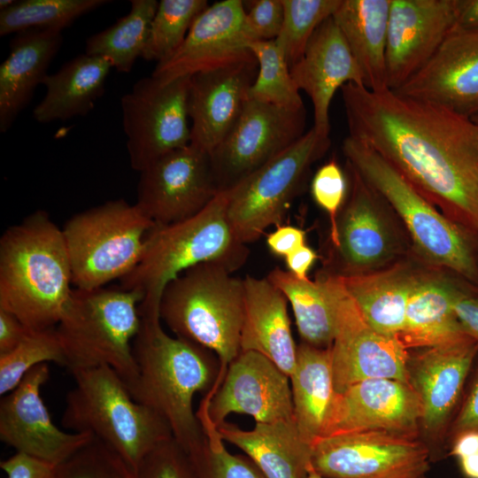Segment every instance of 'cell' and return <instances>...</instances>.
I'll return each instance as SVG.
<instances>
[{
  "mask_svg": "<svg viewBox=\"0 0 478 478\" xmlns=\"http://www.w3.org/2000/svg\"><path fill=\"white\" fill-rule=\"evenodd\" d=\"M349 136L391 163L430 202L478 233V123L443 106L347 83Z\"/></svg>",
  "mask_w": 478,
  "mask_h": 478,
  "instance_id": "obj_1",
  "label": "cell"
},
{
  "mask_svg": "<svg viewBox=\"0 0 478 478\" xmlns=\"http://www.w3.org/2000/svg\"><path fill=\"white\" fill-rule=\"evenodd\" d=\"M141 326L133 341L138 379L132 397L169 425L173 438L189 454L205 441L204 428L193 411V397L210 389L218 376L215 353L167 335L159 308L139 305Z\"/></svg>",
  "mask_w": 478,
  "mask_h": 478,
  "instance_id": "obj_2",
  "label": "cell"
},
{
  "mask_svg": "<svg viewBox=\"0 0 478 478\" xmlns=\"http://www.w3.org/2000/svg\"><path fill=\"white\" fill-rule=\"evenodd\" d=\"M62 229L44 211L7 228L0 239V309L29 331L55 328L73 289Z\"/></svg>",
  "mask_w": 478,
  "mask_h": 478,
  "instance_id": "obj_3",
  "label": "cell"
},
{
  "mask_svg": "<svg viewBox=\"0 0 478 478\" xmlns=\"http://www.w3.org/2000/svg\"><path fill=\"white\" fill-rule=\"evenodd\" d=\"M227 206V193L220 191L193 217L155 225L147 235L140 263L120 280V287L142 293L141 303L159 306L165 287L192 266L216 263L232 273L243 266L250 251L235 235Z\"/></svg>",
  "mask_w": 478,
  "mask_h": 478,
  "instance_id": "obj_4",
  "label": "cell"
},
{
  "mask_svg": "<svg viewBox=\"0 0 478 478\" xmlns=\"http://www.w3.org/2000/svg\"><path fill=\"white\" fill-rule=\"evenodd\" d=\"M143 295L123 288L73 289L56 327L71 374L108 366L129 391L138 379L133 341L139 332Z\"/></svg>",
  "mask_w": 478,
  "mask_h": 478,
  "instance_id": "obj_5",
  "label": "cell"
},
{
  "mask_svg": "<svg viewBox=\"0 0 478 478\" xmlns=\"http://www.w3.org/2000/svg\"><path fill=\"white\" fill-rule=\"evenodd\" d=\"M75 386L66 395L62 426L91 434L115 450L135 471L160 443L173 437L167 422L137 402L110 366L76 371Z\"/></svg>",
  "mask_w": 478,
  "mask_h": 478,
  "instance_id": "obj_6",
  "label": "cell"
},
{
  "mask_svg": "<svg viewBox=\"0 0 478 478\" xmlns=\"http://www.w3.org/2000/svg\"><path fill=\"white\" fill-rule=\"evenodd\" d=\"M243 279L216 263L192 266L164 289L160 320L177 337L217 354L221 366L240 353Z\"/></svg>",
  "mask_w": 478,
  "mask_h": 478,
  "instance_id": "obj_7",
  "label": "cell"
},
{
  "mask_svg": "<svg viewBox=\"0 0 478 478\" xmlns=\"http://www.w3.org/2000/svg\"><path fill=\"white\" fill-rule=\"evenodd\" d=\"M343 152L347 162L401 218L424 258L478 283L474 251L459 225L436 211L403 173L368 145L348 135Z\"/></svg>",
  "mask_w": 478,
  "mask_h": 478,
  "instance_id": "obj_8",
  "label": "cell"
},
{
  "mask_svg": "<svg viewBox=\"0 0 478 478\" xmlns=\"http://www.w3.org/2000/svg\"><path fill=\"white\" fill-rule=\"evenodd\" d=\"M155 224L135 204L110 200L71 217L62 232L73 284L92 289L131 273L140 263Z\"/></svg>",
  "mask_w": 478,
  "mask_h": 478,
  "instance_id": "obj_9",
  "label": "cell"
},
{
  "mask_svg": "<svg viewBox=\"0 0 478 478\" xmlns=\"http://www.w3.org/2000/svg\"><path fill=\"white\" fill-rule=\"evenodd\" d=\"M330 146V138L309 131L233 188L225 190L227 212L233 231L244 244L264 231L280 226L301 189L311 166Z\"/></svg>",
  "mask_w": 478,
  "mask_h": 478,
  "instance_id": "obj_10",
  "label": "cell"
},
{
  "mask_svg": "<svg viewBox=\"0 0 478 478\" xmlns=\"http://www.w3.org/2000/svg\"><path fill=\"white\" fill-rule=\"evenodd\" d=\"M191 76L163 82L138 80L120 99L131 167L141 172L161 157L190 143L188 95Z\"/></svg>",
  "mask_w": 478,
  "mask_h": 478,
  "instance_id": "obj_11",
  "label": "cell"
},
{
  "mask_svg": "<svg viewBox=\"0 0 478 478\" xmlns=\"http://www.w3.org/2000/svg\"><path fill=\"white\" fill-rule=\"evenodd\" d=\"M322 276L335 311V335L330 351L336 393L369 379L408 383V350L398 338L383 335L366 323L340 275Z\"/></svg>",
  "mask_w": 478,
  "mask_h": 478,
  "instance_id": "obj_12",
  "label": "cell"
},
{
  "mask_svg": "<svg viewBox=\"0 0 478 478\" xmlns=\"http://www.w3.org/2000/svg\"><path fill=\"white\" fill-rule=\"evenodd\" d=\"M429 461L421 439L382 431L324 436L312 451V468L324 478H420Z\"/></svg>",
  "mask_w": 478,
  "mask_h": 478,
  "instance_id": "obj_13",
  "label": "cell"
},
{
  "mask_svg": "<svg viewBox=\"0 0 478 478\" xmlns=\"http://www.w3.org/2000/svg\"><path fill=\"white\" fill-rule=\"evenodd\" d=\"M305 108L247 100L226 138L210 154L219 191L239 183L305 134Z\"/></svg>",
  "mask_w": 478,
  "mask_h": 478,
  "instance_id": "obj_14",
  "label": "cell"
},
{
  "mask_svg": "<svg viewBox=\"0 0 478 478\" xmlns=\"http://www.w3.org/2000/svg\"><path fill=\"white\" fill-rule=\"evenodd\" d=\"M210 155L189 143L140 172L135 205L155 225L185 220L217 196Z\"/></svg>",
  "mask_w": 478,
  "mask_h": 478,
  "instance_id": "obj_15",
  "label": "cell"
},
{
  "mask_svg": "<svg viewBox=\"0 0 478 478\" xmlns=\"http://www.w3.org/2000/svg\"><path fill=\"white\" fill-rule=\"evenodd\" d=\"M477 353L478 344L467 337L409 354L408 383L420 400V435L429 450L430 461L443 455V437L449 431Z\"/></svg>",
  "mask_w": 478,
  "mask_h": 478,
  "instance_id": "obj_16",
  "label": "cell"
},
{
  "mask_svg": "<svg viewBox=\"0 0 478 478\" xmlns=\"http://www.w3.org/2000/svg\"><path fill=\"white\" fill-rule=\"evenodd\" d=\"M201 412L199 420L216 428L230 413L250 415L256 422L294 419L290 379L263 354L240 351Z\"/></svg>",
  "mask_w": 478,
  "mask_h": 478,
  "instance_id": "obj_17",
  "label": "cell"
},
{
  "mask_svg": "<svg viewBox=\"0 0 478 478\" xmlns=\"http://www.w3.org/2000/svg\"><path fill=\"white\" fill-rule=\"evenodd\" d=\"M244 23L241 0L209 5L194 21L180 47L157 63L151 76L168 82L237 63L255 59Z\"/></svg>",
  "mask_w": 478,
  "mask_h": 478,
  "instance_id": "obj_18",
  "label": "cell"
},
{
  "mask_svg": "<svg viewBox=\"0 0 478 478\" xmlns=\"http://www.w3.org/2000/svg\"><path fill=\"white\" fill-rule=\"evenodd\" d=\"M46 363L32 368L0 403V439L24 453L58 466L70 458L94 436L88 433H67L59 429L41 397L48 381Z\"/></svg>",
  "mask_w": 478,
  "mask_h": 478,
  "instance_id": "obj_19",
  "label": "cell"
},
{
  "mask_svg": "<svg viewBox=\"0 0 478 478\" xmlns=\"http://www.w3.org/2000/svg\"><path fill=\"white\" fill-rule=\"evenodd\" d=\"M421 416L420 400L409 383L365 380L336 395L325 436L382 431L420 438Z\"/></svg>",
  "mask_w": 478,
  "mask_h": 478,
  "instance_id": "obj_20",
  "label": "cell"
},
{
  "mask_svg": "<svg viewBox=\"0 0 478 478\" xmlns=\"http://www.w3.org/2000/svg\"><path fill=\"white\" fill-rule=\"evenodd\" d=\"M456 24L455 0H391L387 87L397 90L419 72Z\"/></svg>",
  "mask_w": 478,
  "mask_h": 478,
  "instance_id": "obj_21",
  "label": "cell"
},
{
  "mask_svg": "<svg viewBox=\"0 0 478 478\" xmlns=\"http://www.w3.org/2000/svg\"><path fill=\"white\" fill-rule=\"evenodd\" d=\"M399 95L472 118L478 114V31L453 27Z\"/></svg>",
  "mask_w": 478,
  "mask_h": 478,
  "instance_id": "obj_22",
  "label": "cell"
},
{
  "mask_svg": "<svg viewBox=\"0 0 478 478\" xmlns=\"http://www.w3.org/2000/svg\"><path fill=\"white\" fill-rule=\"evenodd\" d=\"M257 73L255 58L191 76L188 95L191 144L209 155L220 145L238 120Z\"/></svg>",
  "mask_w": 478,
  "mask_h": 478,
  "instance_id": "obj_23",
  "label": "cell"
},
{
  "mask_svg": "<svg viewBox=\"0 0 478 478\" xmlns=\"http://www.w3.org/2000/svg\"><path fill=\"white\" fill-rule=\"evenodd\" d=\"M290 74L311 98L312 127L323 137H329V107L336 90L347 83L364 85L362 72L333 17L316 29Z\"/></svg>",
  "mask_w": 478,
  "mask_h": 478,
  "instance_id": "obj_24",
  "label": "cell"
},
{
  "mask_svg": "<svg viewBox=\"0 0 478 478\" xmlns=\"http://www.w3.org/2000/svg\"><path fill=\"white\" fill-rule=\"evenodd\" d=\"M351 191L336 226V249L343 273H366L393 255V241L382 218L381 196L347 162ZM338 275V274H337Z\"/></svg>",
  "mask_w": 478,
  "mask_h": 478,
  "instance_id": "obj_25",
  "label": "cell"
},
{
  "mask_svg": "<svg viewBox=\"0 0 478 478\" xmlns=\"http://www.w3.org/2000/svg\"><path fill=\"white\" fill-rule=\"evenodd\" d=\"M244 310L240 351H253L272 360L289 377L297 361L287 298L266 278L243 279Z\"/></svg>",
  "mask_w": 478,
  "mask_h": 478,
  "instance_id": "obj_26",
  "label": "cell"
},
{
  "mask_svg": "<svg viewBox=\"0 0 478 478\" xmlns=\"http://www.w3.org/2000/svg\"><path fill=\"white\" fill-rule=\"evenodd\" d=\"M62 34L30 30L16 34L0 66V132L5 133L27 107L61 47Z\"/></svg>",
  "mask_w": 478,
  "mask_h": 478,
  "instance_id": "obj_27",
  "label": "cell"
},
{
  "mask_svg": "<svg viewBox=\"0 0 478 478\" xmlns=\"http://www.w3.org/2000/svg\"><path fill=\"white\" fill-rule=\"evenodd\" d=\"M217 432L242 450L266 478L309 476L312 445L303 439L294 419L256 422L250 431L224 421Z\"/></svg>",
  "mask_w": 478,
  "mask_h": 478,
  "instance_id": "obj_28",
  "label": "cell"
},
{
  "mask_svg": "<svg viewBox=\"0 0 478 478\" xmlns=\"http://www.w3.org/2000/svg\"><path fill=\"white\" fill-rule=\"evenodd\" d=\"M289 379L295 423L303 439L312 445L326 435L337 395L330 348L297 345Z\"/></svg>",
  "mask_w": 478,
  "mask_h": 478,
  "instance_id": "obj_29",
  "label": "cell"
},
{
  "mask_svg": "<svg viewBox=\"0 0 478 478\" xmlns=\"http://www.w3.org/2000/svg\"><path fill=\"white\" fill-rule=\"evenodd\" d=\"M112 68L108 58L86 53L65 63L43 80L46 92L35 107L33 118L40 123H50L86 116L104 95Z\"/></svg>",
  "mask_w": 478,
  "mask_h": 478,
  "instance_id": "obj_30",
  "label": "cell"
},
{
  "mask_svg": "<svg viewBox=\"0 0 478 478\" xmlns=\"http://www.w3.org/2000/svg\"><path fill=\"white\" fill-rule=\"evenodd\" d=\"M458 287L443 278L418 276L398 340L409 348H429L469 337L453 309Z\"/></svg>",
  "mask_w": 478,
  "mask_h": 478,
  "instance_id": "obj_31",
  "label": "cell"
},
{
  "mask_svg": "<svg viewBox=\"0 0 478 478\" xmlns=\"http://www.w3.org/2000/svg\"><path fill=\"white\" fill-rule=\"evenodd\" d=\"M391 0H342L332 16L372 90L387 87L386 45Z\"/></svg>",
  "mask_w": 478,
  "mask_h": 478,
  "instance_id": "obj_32",
  "label": "cell"
},
{
  "mask_svg": "<svg viewBox=\"0 0 478 478\" xmlns=\"http://www.w3.org/2000/svg\"><path fill=\"white\" fill-rule=\"evenodd\" d=\"M340 276L366 323L383 335L397 338L418 276L404 266Z\"/></svg>",
  "mask_w": 478,
  "mask_h": 478,
  "instance_id": "obj_33",
  "label": "cell"
},
{
  "mask_svg": "<svg viewBox=\"0 0 478 478\" xmlns=\"http://www.w3.org/2000/svg\"><path fill=\"white\" fill-rule=\"evenodd\" d=\"M266 278L289 302L302 343L316 348H330L335 335V311L324 278L302 280L279 267L271 270Z\"/></svg>",
  "mask_w": 478,
  "mask_h": 478,
  "instance_id": "obj_34",
  "label": "cell"
},
{
  "mask_svg": "<svg viewBox=\"0 0 478 478\" xmlns=\"http://www.w3.org/2000/svg\"><path fill=\"white\" fill-rule=\"evenodd\" d=\"M158 2L132 0L128 13L87 39L85 53L108 58L120 73H129L145 48Z\"/></svg>",
  "mask_w": 478,
  "mask_h": 478,
  "instance_id": "obj_35",
  "label": "cell"
},
{
  "mask_svg": "<svg viewBox=\"0 0 478 478\" xmlns=\"http://www.w3.org/2000/svg\"><path fill=\"white\" fill-rule=\"evenodd\" d=\"M107 0H23L0 12V35L30 30L61 32Z\"/></svg>",
  "mask_w": 478,
  "mask_h": 478,
  "instance_id": "obj_36",
  "label": "cell"
},
{
  "mask_svg": "<svg viewBox=\"0 0 478 478\" xmlns=\"http://www.w3.org/2000/svg\"><path fill=\"white\" fill-rule=\"evenodd\" d=\"M249 49L258 62V73L247 92V100L289 110L305 108L286 58L274 40L255 41Z\"/></svg>",
  "mask_w": 478,
  "mask_h": 478,
  "instance_id": "obj_37",
  "label": "cell"
},
{
  "mask_svg": "<svg viewBox=\"0 0 478 478\" xmlns=\"http://www.w3.org/2000/svg\"><path fill=\"white\" fill-rule=\"evenodd\" d=\"M209 6L206 0H161L152 19L142 54L159 63L182 43L196 19Z\"/></svg>",
  "mask_w": 478,
  "mask_h": 478,
  "instance_id": "obj_38",
  "label": "cell"
},
{
  "mask_svg": "<svg viewBox=\"0 0 478 478\" xmlns=\"http://www.w3.org/2000/svg\"><path fill=\"white\" fill-rule=\"evenodd\" d=\"M283 21L274 40L283 52L289 68L303 56L316 31L332 17L342 0H281Z\"/></svg>",
  "mask_w": 478,
  "mask_h": 478,
  "instance_id": "obj_39",
  "label": "cell"
},
{
  "mask_svg": "<svg viewBox=\"0 0 478 478\" xmlns=\"http://www.w3.org/2000/svg\"><path fill=\"white\" fill-rule=\"evenodd\" d=\"M47 362L66 366L56 327L31 331L16 348L0 355V395L11 392L32 368Z\"/></svg>",
  "mask_w": 478,
  "mask_h": 478,
  "instance_id": "obj_40",
  "label": "cell"
},
{
  "mask_svg": "<svg viewBox=\"0 0 478 478\" xmlns=\"http://www.w3.org/2000/svg\"><path fill=\"white\" fill-rule=\"evenodd\" d=\"M55 478H137L135 471L112 447L93 437L55 466Z\"/></svg>",
  "mask_w": 478,
  "mask_h": 478,
  "instance_id": "obj_41",
  "label": "cell"
},
{
  "mask_svg": "<svg viewBox=\"0 0 478 478\" xmlns=\"http://www.w3.org/2000/svg\"><path fill=\"white\" fill-rule=\"evenodd\" d=\"M204 443L189 453L197 478H266L248 457L231 454L222 443L217 428L202 421Z\"/></svg>",
  "mask_w": 478,
  "mask_h": 478,
  "instance_id": "obj_42",
  "label": "cell"
},
{
  "mask_svg": "<svg viewBox=\"0 0 478 478\" xmlns=\"http://www.w3.org/2000/svg\"><path fill=\"white\" fill-rule=\"evenodd\" d=\"M135 474L137 478H197L189 453L173 437L146 454Z\"/></svg>",
  "mask_w": 478,
  "mask_h": 478,
  "instance_id": "obj_43",
  "label": "cell"
},
{
  "mask_svg": "<svg viewBox=\"0 0 478 478\" xmlns=\"http://www.w3.org/2000/svg\"><path fill=\"white\" fill-rule=\"evenodd\" d=\"M347 192V180L338 163L332 159L322 165L311 182V193L316 204L328 214L330 238H336L337 218Z\"/></svg>",
  "mask_w": 478,
  "mask_h": 478,
  "instance_id": "obj_44",
  "label": "cell"
},
{
  "mask_svg": "<svg viewBox=\"0 0 478 478\" xmlns=\"http://www.w3.org/2000/svg\"><path fill=\"white\" fill-rule=\"evenodd\" d=\"M244 4V23L252 42L278 36L283 21L281 0H257Z\"/></svg>",
  "mask_w": 478,
  "mask_h": 478,
  "instance_id": "obj_45",
  "label": "cell"
},
{
  "mask_svg": "<svg viewBox=\"0 0 478 478\" xmlns=\"http://www.w3.org/2000/svg\"><path fill=\"white\" fill-rule=\"evenodd\" d=\"M0 467L7 478H55V466L20 452L2 460Z\"/></svg>",
  "mask_w": 478,
  "mask_h": 478,
  "instance_id": "obj_46",
  "label": "cell"
},
{
  "mask_svg": "<svg viewBox=\"0 0 478 478\" xmlns=\"http://www.w3.org/2000/svg\"><path fill=\"white\" fill-rule=\"evenodd\" d=\"M466 431L478 432V373L448 432L451 440Z\"/></svg>",
  "mask_w": 478,
  "mask_h": 478,
  "instance_id": "obj_47",
  "label": "cell"
},
{
  "mask_svg": "<svg viewBox=\"0 0 478 478\" xmlns=\"http://www.w3.org/2000/svg\"><path fill=\"white\" fill-rule=\"evenodd\" d=\"M453 309L465 333L478 344V295L458 289Z\"/></svg>",
  "mask_w": 478,
  "mask_h": 478,
  "instance_id": "obj_48",
  "label": "cell"
},
{
  "mask_svg": "<svg viewBox=\"0 0 478 478\" xmlns=\"http://www.w3.org/2000/svg\"><path fill=\"white\" fill-rule=\"evenodd\" d=\"M266 244L272 253L285 258L305 245V234L297 227L280 225L267 235Z\"/></svg>",
  "mask_w": 478,
  "mask_h": 478,
  "instance_id": "obj_49",
  "label": "cell"
},
{
  "mask_svg": "<svg viewBox=\"0 0 478 478\" xmlns=\"http://www.w3.org/2000/svg\"><path fill=\"white\" fill-rule=\"evenodd\" d=\"M30 332L15 315L0 309V355L16 348Z\"/></svg>",
  "mask_w": 478,
  "mask_h": 478,
  "instance_id": "obj_50",
  "label": "cell"
},
{
  "mask_svg": "<svg viewBox=\"0 0 478 478\" xmlns=\"http://www.w3.org/2000/svg\"><path fill=\"white\" fill-rule=\"evenodd\" d=\"M316 252L306 244L286 256L285 263L288 271L297 278L308 279L307 273L317 259Z\"/></svg>",
  "mask_w": 478,
  "mask_h": 478,
  "instance_id": "obj_51",
  "label": "cell"
},
{
  "mask_svg": "<svg viewBox=\"0 0 478 478\" xmlns=\"http://www.w3.org/2000/svg\"><path fill=\"white\" fill-rule=\"evenodd\" d=\"M455 27L478 31V0H455Z\"/></svg>",
  "mask_w": 478,
  "mask_h": 478,
  "instance_id": "obj_52",
  "label": "cell"
},
{
  "mask_svg": "<svg viewBox=\"0 0 478 478\" xmlns=\"http://www.w3.org/2000/svg\"><path fill=\"white\" fill-rule=\"evenodd\" d=\"M449 454L458 459L478 454V432L466 431L454 436L451 440Z\"/></svg>",
  "mask_w": 478,
  "mask_h": 478,
  "instance_id": "obj_53",
  "label": "cell"
},
{
  "mask_svg": "<svg viewBox=\"0 0 478 478\" xmlns=\"http://www.w3.org/2000/svg\"><path fill=\"white\" fill-rule=\"evenodd\" d=\"M461 473L466 478H478V454L459 459Z\"/></svg>",
  "mask_w": 478,
  "mask_h": 478,
  "instance_id": "obj_54",
  "label": "cell"
},
{
  "mask_svg": "<svg viewBox=\"0 0 478 478\" xmlns=\"http://www.w3.org/2000/svg\"><path fill=\"white\" fill-rule=\"evenodd\" d=\"M14 3H15V1H13V0H1L0 1V12L10 8Z\"/></svg>",
  "mask_w": 478,
  "mask_h": 478,
  "instance_id": "obj_55",
  "label": "cell"
},
{
  "mask_svg": "<svg viewBox=\"0 0 478 478\" xmlns=\"http://www.w3.org/2000/svg\"><path fill=\"white\" fill-rule=\"evenodd\" d=\"M308 478H324L322 477L321 475H320L319 474H317L312 467L309 471V476Z\"/></svg>",
  "mask_w": 478,
  "mask_h": 478,
  "instance_id": "obj_56",
  "label": "cell"
},
{
  "mask_svg": "<svg viewBox=\"0 0 478 478\" xmlns=\"http://www.w3.org/2000/svg\"><path fill=\"white\" fill-rule=\"evenodd\" d=\"M471 119H472L474 121H475L476 123H478V114L473 116Z\"/></svg>",
  "mask_w": 478,
  "mask_h": 478,
  "instance_id": "obj_57",
  "label": "cell"
},
{
  "mask_svg": "<svg viewBox=\"0 0 478 478\" xmlns=\"http://www.w3.org/2000/svg\"><path fill=\"white\" fill-rule=\"evenodd\" d=\"M420 478H427V477H426V475H423V476H421V477H420Z\"/></svg>",
  "mask_w": 478,
  "mask_h": 478,
  "instance_id": "obj_58",
  "label": "cell"
}]
</instances>
